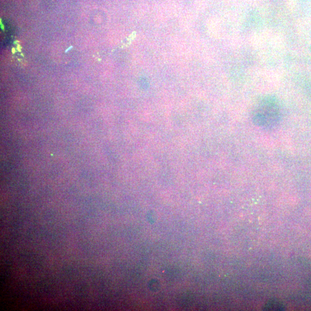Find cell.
<instances>
[{"label":"cell","instance_id":"obj_1","mask_svg":"<svg viewBox=\"0 0 311 311\" xmlns=\"http://www.w3.org/2000/svg\"><path fill=\"white\" fill-rule=\"evenodd\" d=\"M281 119L279 104L272 97H266L258 104L253 115V122L257 126L267 129L276 126Z\"/></svg>","mask_w":311,"mask_h":311}]
</instances>
